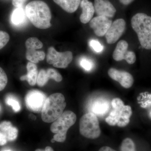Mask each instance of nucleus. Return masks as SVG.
<instances>
[{"mask_svg": "<svg viewBox=\"0 0 151 151\" xmlns=\"http://www.w3.org/2000/svg\"><path fill=\"white\" fill-rule=\"evenodd\" d=\"M25 11L27 19L36 27L43 29L51 27V12L43 1H32L27 5Z\"/></svg>", "mask_w": 151, "mask_h": 151, "instance_id": "f257e3e1", "label": "nucleus"}, {"mask_svg": "<svg viewBox=\"0 0 151 151\" xmlns=\"http://www.w3.org/2000/svg\"><path fill=\"white\" fill-rule=\"evenodd\" d=\"M65 98L61 93H54L46 99L42 111L41 118L44 122H54L62 115L66 107Z\"/></svg>", "mask_w": 151, "mask_h": 151, "instance_id": "f03ea898", "label": "nucleus"}, {"mask_svg": "<svg viewBox=\"0 0 151 151\" xmlns=\"http://www.w3.org/2000/svg\"><path fill=\"white\" fill-rule=\"evenodd\" d=\"M131 24L142 46L145 49L151 50V17L139 13L132 17Z\"/></svg>", "mask_w": 151, "mask_h": 151, "instance_id": "7ed1b4c3", "label": "nucleus"}, {"mask_svg": "<svg viewBox=\"0 0 151 151\" xmlns=\"http://www.w3.org/2000/svg\"><path fill=\"white\" fill-rule=\"evenodd\" d=\"M111 105L112 111L105 119V122L111 126L126 127L129 123L132 116V108L124 105L123 101L119 98H114L111 101Z\"/></svg>", "mask_w": 151, "mask_h": 151, "instance_id": "20e7f679", "label": "nucleus"}, {"mask_svg": "<svg viewBox=\"0 0 151 151\" xmlns=\"http://www.w3.org/2000/svg\"><path fill=\"white\" fill-rule=\"evenodd\" d=\"M76 121V115L72 111L63 112L50 127L51 132L55 134L53 138L54 141L58 142H65L68 130L75 124Z\"/></svg>", "mask_w": 151, "mask_h": 151, "instance_id": "39448f33", "label": "nucleus"}, {"mask_svg": "<svg viewBox=\"0 0 151 151\" xmlns=\"http://www.w3.org/2000/svg\"><path fill=\"white\" fill-rule=\"evenodd\" d=\"M79 132L88 139H94L99 137L101 130L97 116L89 112L83 115L79 122Z\"/></svg>", "mask_w": 151, "mask_h": 151, "instance_id": "423d86ee", "label": "nucleus"}, {"mask_svg": "<svg viewBox=\"0 0 151 151\" xmlns=\"http://www.w3.org/2000/svg\"><path fill=\"white\" fill-rule=\"evenodd\" d=\"M73 60V53L71 51L58 52L53 47H49L47 55V63L55 67L65 68L68 66Z\"/></svg>", "mask_w": 151, "mask_h": 151, "instance_id": "0eeeda50", "label": "nucleus"}, {"mask_svg": "<svg viewBox=\"0 0 151 151\" xmlns=\"http://www.w3.org/2000/svg\"><path fill=\"white\" fill-rule=\"evenodd\" d=\"M46 99L43 92L38 90H32L28 92L26 96V105L29 111L39 113L42 111Z\"/></svg>", "mask_w": 151, "mask_h": 151, "instance_id": "6e6552de", "label": "nucleus"}, {"mask_svg": "<svg viewBox=\"0 0 151 151\" xmlns=\"http://www.w3.org/2000/svg\"><path fill=\"white\" fill-rule=\"evenodd\" d=\"M129 44L126 41L121 40L119 42L113 51V59L116 61L125 60L129 64H133L136 61L135 52L128 50Z\"/></svg>", "mask_w": 151, "mask_h": 151, "instance_id": "1a4fd4ad", "label": "nucleus"}, {"mask_svg": "<svg viewBox=\"0 0 151 151\" xmlns=\"http://www.w3.org/2000/svg\"><path fill=\"white\" fill-rule=\"evenodd\" d=\"M126 26V22L123 19H118L112 22L105 35L107 43L112 44L119 40L124 34Z\"/></svg>", "mask_w": 151, "mask_h": 151, "instance_id": "9d476101", "label": "nucleus"}, {"mask_svg": "<svg viewBox=\"0 0 151 151\" xmlns=\"http://www.w3.org/2000/svg\"><path fill=\"white\" fill-rule=\"evenodd\" d=\"M112 24V20L107 17L97 16L91 20L89 24L95 34L102 37L105 36Z\"/></svg>", "mask_w": 151, "mask_h": 151, "instance_id": "9b49d317", "label": "nucleus"}, {"mask_svg": "<svg viewBox=\"0 0 151 151\" xmlns=\"http://www.w3.org/2000/svg\"><path fill=\"white\" fill-rule=\"evenodd\" d=\"M108 74L112 79L119 82L123 87L126 89L130 88L134 84L133 76L127 71L111 68L108 70Z\"/></svg>", "mask_w": 151, "mask_h": 151, "instance_id": "f8f14e48", "label": "nucleus"}, {"mask_svg": "<svg viewBox=\"0 0 151 151\" xmlns=\"http://www.w3.org/2000/svg\"><path fill=\"white\" fill-rule=\"evenodd\" d=\"M94 6L97 16L112 18L116 13V8L109 0H94Z\"/></svg>", "mask_w": 151, "mask_h": 151, "instance_id": "ddd939ff", "label": "nucleus"}, {"mask_svg": "<svg viewBox=\"0 0 151 151\" xmlns=\"http://www.w3.org/2000/svg\"><path fill=\"white\" fill-rule=\"evenodd\" d=\"M110 110V104L108 101L103 98L94 99L89 105V113L96 116L102 117L106 115Z\"/></svg>", "mask_w": 151, "mask_h": 151, "instance_id": "4468645a", "label": "nucleus"}, {"mask_svg": "<svg viewBox=\"0 0 151 151\" xmlns=\"http://www.w3.org/2000/svg\"><path fill=\"white\" fill-rule=\"evenodd\" d=\"M80 6L82 10L80 17V21L85 24L89 22L94 16L95 12L94 5L88 0H82Z\"/></svg>", "mask_w": 151, "mask_h": 151, "instance_id": "2eb2a0df", "label": "nucleus"}, {"mask_svg": "<svg viewBox=\"0 0 151 151\" xmlns=\"http://www.w3.org/2000/svg\"><path fill=\"white\" fill-rule=\"evenodd\" d=\"M27 74L20 78L22 81L26 80L31 86H34L37 83L38 74L37 67L36 64L31 62L28 63L27 65Z\"/></svg>", "mask_w": 151, "mask_h": 151, "instance_id": "dca6fc26", "label": "nucleus"}, {"mask_svg": "<svg viewBox=\"0 0 151 151\" xmlns=\"http://www.w3.org/2000/svg\"><path fill=\"white\" fill-rule=\"evenodd\" d=\"M0 131L6 137L8 141H13L17 137L18 130L13 127L9 122H3L0 123Z\"/></svg>", "mask_w": 151, "mask_h": 151, "instance_id": "f3484780", "label": "nucleus"}, {"mask_svg": "<svg viewBox=\"0 0 151 151\" xmlns=\"http://www.w3.org/2000/svg\"><path fill=\"white\" fill-rule=\"evenodd\" d=\"M27 18L25 11L23 7L16 8L11 15V22L14 25L19 27L23 25L25 23Z\"/></svg>", "mask_w": 151, "mask_h": 151, "instance_id": "a211bd4d", "label": "nucleus"}, {"mask_svg": "<svg viewBox=\"0 0 151 151\" xmlns=\"http://www.w3.org/2000/svg\"><path fill=\"white\" fill-rule=\"evenodd\" d=\"M65 12L69 13L74 12L80 5L81 0H53Z\"/></svg>", "mask_w": 151, "mask_h": 151, "instance_id": "6ab92c4d", "label": "nucleus"}, {"mask_svg": "<svg viewBox=\"0 0 151 151\" xmlns=\"http://www.w3.org/2000/svg\"><path fill=\"white\" fill-rule=\"evenodd\" d=\"M45 54L44 52L39 51L37 50L27 49L26 57L29 62L36 64L39 61H42L45 58Z\"/></svg>", "mask_w": 151, "mask_h": 151, "instance_id": "aec40b11", "label": "nucleus"}, {"mask_svg": "<svg viewBox=\"0 0 151 151\" xmlns=\"http://www.w3.org/2000/svg\"><path fill=\"white\" fill-rule=\"evenodd\" d=\"M25 46L27 49L38 50L42 48L43 44L37 38L31 37L26 41Z\"/></svg>", "mask_w": 151, "mask_h": 151, "instance_id": "412c9836", "label": "nucleus"}, {"mask_svg": "<svg viewBox=\"0 0 151 151\" xmlns=\"http://www.w3.org/2000/svg\"><path fill=\"white\" fill-rule=\"evenodd\" d=\"M121 151H136L134 141L129 138L124 139L121 145Z\"/></svg>", "mask_w": 151, "mask_h": 151, "instance_id": "4be33fe9", "label": "nucleus"}, {"mask_svg": "<svg viewBox=\"0 0 151 151\" xmlns=\"http://www.w3.org/2000/svg\"><path fill=\"white\" fill-rule=\"evenodd\" d=\"M6 103L8 105L11 106L13 110L15 112L20 111V104L17 98L12 95H8L6 98Z\"/></svg>", "mask_w": 151, "mask_h": 151, "instance_id": "5701e85b", "label": "nucleus"}, {"mask_svg": "<svg viewBox=\"0 0 151 151\" xmlns=\"http://www.w3.org/2000/svg\"><path fill=\"white\" fill-rule=\"evenodd\" d=\"M49 78L46 70L41 69L38 74L37 84L39 86L42 87L45 86L48 82Z\"/></svg>", "mask_w": 151, "mask_h": 151, "instance_id": "b1692460", "label": "nucleus"}, {"mask_svg": "<svg viewBox=\"0 0 151 151\" xmlns=\"http://www.w3.org/2000/svg\"><path fill=\"white\" fill-rule=\"evenodd\" d=\"M79 63L80 66L86 71H90L94 68V65L92 60L87 58L83 57L81 58L79 61Z\"/></svg>", "mask_w": 151, "mask_h": 151, "instance_id": "393cba45", "label": "nucleus"}, {"mask_svg": "<svg viewBox=\"0 0 151 151\" xmlns=\"http://www.w3.org/2000/svg\"><path fill=\"white\" fill-rule=\"evenodd\" d=\"M46 71L49 79L52 78L54 79L57 82H60L62 81V76L57 70L53 68H48Z\"/></svg>", "mask_w": 151, "mask_h": 151, "instance_id": "a878e982", "label": "nucleus"}, {"mask_svg": "<svg viewBox=\"0 0 151 151\" xmlns=\"http://www.w3.org/2000/svg\"><path fill=\"white\" fill-rule=\"evenodd\" d=\"M7 76L2 68L0 67V91H2L7 84Z\"/></svg>", "mask_w": 151, "mask_h": 151, "instance_id": "bb28decb", "label": "nucleus"}, {"mask_svg": "<svg viewBox=\"0 0 151 151\" xmlns=\"http://www.w3.org/2000/svg\"><path fill=\"white\" fill-rule=\"evenodd\" d=\"M10 40V36L7 32L0 31V50L6 45Z\"/></svg>", "mask_w": 151, "mask_h": 151, "instance_id": "cd10ccee", "label": "nucleus"}, {"mask_svg": "<svg viewBox=\"0 0 151 151\" xmlns=\"http://www.w3.org/2000/svg\"><path fill=\"white\" fill-rule=\"evenodd\" d=\"M89 44L90 46L96 52H100L103 50V46L98 41L92 40L89 42Z\"/></svg>", "mask_w": 151, "mask_h": 151, "instance_id": "c85d7f7f", "label": "nucleus"}, {"mask_svg": "<svg viewBox=\"0 0 151 151\" xmlns=\"http://www.w3.org/2000/svg\"><path fill=\"white\" fill-rule=\"evenodd\" d=\"M27 0H12L13 5L16 8L22 7Z\"/></svg>", "mask_w": 151, "mask_h": 151, "instance_id": "c756f323", "label": "nucleus"}, {"mask_svg": "<svg viewBox=\"0 0 151 151\" xmlns=\"http://www.w3.org/2000/svg\"><path fill=\"white\" fill-rule=\"evenodd\" d=\"M7 142V139L6 135L0 131V146L4 145Z\"/></svg>", "mask_w": 151, "mask_h": 151, "instance_id": "7c9ffc66", "label": "nucleus"}, {"mask_svg": "<svg viewBox=\"0 0 151 151\" xmlns=\"http://www.w3.org/2000/svg\"><path fill=\"white\" fill-rule=\"evenodd\" d=\"M99 151H116L115 150H113L112 148L110 147L105 146V147H102L99 150Z\"/></svg>", "mask_w": 151, "mask_h": 151, "instance_id": "2f4dec72", "label": "nucleus"}, {"mask_svg": "<svg viewBox=\"0 0 151 151\" xmlns=\"http://www.w3.org/2000/svg\"><path fill=\"white\" fill-rule=\"evenodd\" d=\"M134 1V0H119L120 2L125 5H128L129 4Z\"/></svg>", "mask_w": 151, "mask_h": 151, "instance_id": "473e14b6", "label": "nucleus"}, {"mask_svg": "<svg viewBox=\"0 0 151 151\" xmlns=\"http://www.w3.org/2000/svg\"><path fill=\"white\" fill-rule=\"evenodd\" d=\"M35 151H54V150L51 147L47 146V147H45L44 150H42V149H38L36 150Z\"/></svg>", "mask_w": 151, "mask_h": 151, "instance_id": "72a5a7b5", "label": "nucleus"}, {"mask_svg": "<svg viewBox=\"0 0 151 151\" xmlns=\"http://www.w3.org/2000/svg\"><path fill=\"white\" fill-rule=\"evenodd\" d=\"M11 151L9 150H5V151Z\"/></svg>", "mask_w": 151, "mask_h": 151, "instance_id": "f704fd0d", "label": "nucleus"}, {"mask_svg": "<svg viewBox=\"0 0 151 151\" xmlns=\"http://www.w3.org/2000/svg\"><path fill=\"white\" fill-rule=\"evenodd\" d=\"M0 110H1V106H0Z\"/></svg>", "mask_w": 151, "mask_h": 151, "instance_id": "c9c22d12", "label": "nucleus"}]
</instances>
